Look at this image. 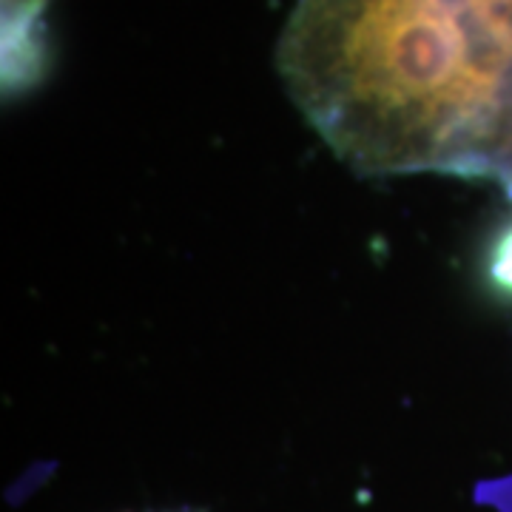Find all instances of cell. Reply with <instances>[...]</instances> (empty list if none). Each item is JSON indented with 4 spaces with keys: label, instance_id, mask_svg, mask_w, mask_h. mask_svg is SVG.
Returning a JSON list of instances; mask_svg holds the SVG:
<instances>
[{
    "label": "cell",
    "instance_id": "cell-1",
    "mask_svg": "<svg viewBox=\"0 0 512 512\" xmlns=\"http://www.w3.org/2000/svg\"><path fill=\"white\" fill-rule=\"evenodd\" d=\"M279 72L362 174L510 168L512 26L484 0H296Z\"/></svg>",
    "mask_w": 512,
    "mask_h": 512
},
{
    "label": "cell",
    "instance_id": "cell-2",
    "mask_svg": "<svg viewBox=\"0 0 512 512\" xmlns=\"http://www.w3.org/2000/svg\"><path fill=\"white\" fill-rule=\"evenodd\" d=\"M49 0H3V72L6 89L20 92L43 69L40 18Z\"/></svg>",
    "mask_w": 512,
    "mask_h": 512
}]
</instances>
